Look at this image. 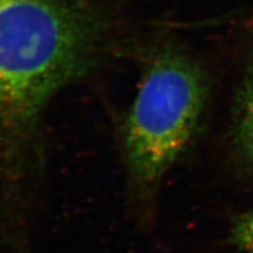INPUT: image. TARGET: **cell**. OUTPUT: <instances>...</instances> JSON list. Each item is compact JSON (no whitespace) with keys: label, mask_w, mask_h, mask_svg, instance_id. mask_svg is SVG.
<instances>
[{"label":"cell","mask_w":253,"mask_h":253,"mask_svg":"<svg viewBox=\"0 0 253 253\" xmlns=\"http://www.w3.org/2000/svg\"><path fill=\"white\" fill-rule=\"evenodd\" d=\"M101 12L82 0H0V156L33 141L47 103L84 77L106 45Z\"/></svg>","instance_id":"6da1fadb"},{"label":"cell","mask_w":253,"mask_h":253,"mask_svg":"<svg viewBox=\"0 0 253 253\" xmlns=\"http://www.w3.org/2000/svg\"><path fill=\"white\" fill-rule=\"evenodd\" d=\"M208 75L179 47L167 45L150 59L123 126V157L132 192L154 195L184 153L203 116Z\"/></svg>","instance_id":"7a4b0ae2"},{"label":"cell","mask_w":253,"mask_h":253,"mask_svg":"<svg viewBox=\"0 0 253 253\" xmlns=\"http://www.w3.org/2000/svg\"><path fill=\"white\" fill-rule=\"evenodd\" d=\"M233 140L240 156L253 164V58L237 91Z\"/></svg>","instance_id":"3957f363"},{"label":"cell","mask_w":253,"mask_h":253,"mask_svg":"<svg viewBox=\"0 0 253 253\" xmlns=\"http://www.w3.org/2000/svg\"><path fill=\"white\" fill-rule=\"evenodd\" d=\"M232 239L243 252L253 253V208L236 221Z\"/></svg>","instance_id":"277c9868"}]
</instances>
